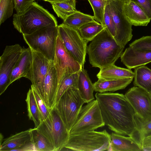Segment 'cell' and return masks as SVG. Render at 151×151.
<instances>
[{
    "label": "cell",
    "instance_id": "obj_1",
    "mask_svg": "<svg viewBox=\"0 0 151 151\" xmlns=\"http://www.w3.org/2000/svg\"><path fill=\"white\" fill-rule=\"evenodd\" d=\"M95 97L105 125L115 132L130 137L135 129L136 113L125 95L98 92Z\"/></svg>",
    "mask_w": 151,
    "mask_h": 151
},
{
    "label": "cell",
    "instance_id": "obj_2",
    "mask_svg": "<svg viewBox=\"0 0 151 151\" xmlns=\"http://www.w3.org/2000/svg\"><path fill=\"white\" fill-rule=\"evenodd\" d=\"M124 47L118 44L106 27L87 47L90 63L93 67L100 69L114 65L121 57Z\"/></svg>",
    "mask_w": 151,
    "mask_h": 151
},
{
    "label": "cell",
    "instance_id": "obj_3",
    "mask_svg": "<svg viewBox=\"0 0 151 151\" xmlns=\"http://www.w3.org/2000/svg\"><path fill=\"white\" fill-rule=\"evenodd\" d=\"M13 24L14 28L22 35L31 34L47 26H58L55 17L35 2L22 13L14 14Z\"/></svg>",
    "mask_w": 151,
    "mask_h": 151
},
{
    "label": "cell",
    "instance_id": "obj_4",
    "mask_svg": "<svg viewBox=\"0 0 151 151\" xmlns=\"http://www.w3.org/2000/svg\"><path fill=\"white\" fill-rule=\"evenodd\" d=\"M110 140V134L106 130L91 131L77 134H70L64 148L72 151H108Z\"/></svg>",
    "mask_w": 151,
    "mask_h": 151
},
{
    "label": "cell",
    "instance_id": "obj_5",
    "mask_svg": "<svg viewBox=\"0 0 151 151\" xmlns=\"http://www.w3.org/2000/svg\"><path fill=\"white\" fill-rule=\"evenodd\" d=\"M58 34V26L49 25L31 34L22 35L24 41L32 50L53 61Z\"/></svg>",
    "mask_w": 151,
    "mask_h": 151
},
{
    "label": "cell",
    "instance_id": "obj_6",
    "mask_svg": "<svg viewBox=\"0 0 151 151\" xmlns=\"http://www.w3.org/2000/svg\"><path fill=\"white\" fill-rule=\"evenodd\" d=\"M49 141L55 151L62 150L68 140L70 134L54 108L50 115L37 128Z\"/></svg>",
    "mask_w": 151,
    "mask_h": 151
},
{
    "label": "cell",
    "instance_id": "obj_7",
    "mask_svg": "<svg viewBox=\"0 0 151 151\" xmlns=\"http://www.w3.org/2000/svg\"><path fill=\"white\" fill-rule=\"evenodd\" d=\"M85 103L78 89H70L65 92L55 104L53 108L69 132Z\"/></svg>",
    "mask_w": 151,
    "mask_h": 151
},
{
    "label": "cell",
    "instance_id": "obj_8",
    "mask_svg": "<svg viewBox=\"0 0 151 151\" xmlns=\"http://www.w3.org/2000/svg\"><path fill=\"white\" fill-rule=\"evenodd\" d=\"M87 104L81 108L69 131L70 134L94 131L105 125L97 100Z\"/></svg>",
    "mask_w": 151,
    "mask_h": 151
},
{
    "label": "cell",
    "instance_id": "obj_9",
    "mask_svg": "<svg viewBox=\"0 0 151 151\" xmlns=\"http://www.w3.org/2000/svg\"><path fill=\"white\" fill-rule=\"evenodd\" d=\"M58 35L68 51L84 68L88 42L78 31L63 23L58 26Z\"/></svg>",
    "mask_w": 151,
    "mask_h": 151
},
{
    "label": "cell",
    "instance_id": "obj_10",
    "mask_svg": "<svg viewBox=\"0 0 151 151\" xmlns=\"http://www.w3.org/2000/svg\"><path fill=\"white\" fill-rule=\"evenodd\" d=\"M53 62L57 73L58 86L65 78L78 72L83 68L66 48L58 34Z\"/></svg>",
    "mask_w": 151,
    "mask_h": 151
},
{
    "label": "cell",
    "instance_id": "obj_11",
    "mask_svg": "<svg viewBox=\"0 0 151 151\" xmlns=\"http://www.w3.org/2000/svg\"><path fill=\"white\" fill-rule=\"evenodd\" d=\"M111 12L116 29L114 39L121 46L124 47L132 39V25L123 11L124 0H109Z\"/></svg>",
    "mask_w": 151,
    "mask_h": 151
},
{
    "label": "cell",
    "instance_id": "obj_12",
    "mask_svg": "<svg viewBox=\"0 0 151 151\" xmlns=\"http://www.w3.org/2000/svg\"><path fill=\"white\" fill-rule=\"evenodd\" d=\"M22 47L19 44L7 45L0 57V95L11 84L10 76L21 54Z\"/></svg>",
    "mask_w": 151,
    "mask_h": 151
},
{
    "label": "cell",
    "instance_id": "obj_13",
    "mask_svg": "<svg viewBox=\"0 0 151 151\" xmlns=\"http://www.w3.org/2000/svg\"><path fill=\"white\" fill-rule=\"evenodd\" d=\"M124 95L137 116L145 119L151 118V101L148 92L134 86L129 88Z\"/></svg>",
    "mask_w": 151,
    "mask_h": 151
},
{
    "label": "cell",
    "instance_id": "obj_14",
    "mask_svg": "<svg viewBox=\"0 0 151 151\" xmlns=\"http://www.w3.org/2000/svg\"><path fill=\"white\" fill-rule=\"evenodd\" d=\"M31 50L32 62L30 81L32 85L43 99L44 81L50 60L41 53Z\"/></svg>",
    "mask_w": 151,
    "mask_h": 151
},
{
    "label": "cell",
    "instance_id": "obj_15",
    "mask_svg": "<svg viewBox=\"0 0 151 151\" xmlns=\"http://www.w3.org/2000/svg\"><path fill=\"white\" fill-rule=\"evenodd\" d=\"M32 62V54L29 47H22L20 56L13 69L10 76L11 84L22 77L30 80Z\"/></svg>",
    "mask_w": 151,
    "mask_h": 151
},
{
    "label": "cell",
    "instance_id": "obj_16",
    "mask_svg": "<svg viewBox=\"0 0 151 151\" xmlns=\"http://www.w3.org/2000/svg\"><path fill=\"white\" fill-rule=\"evenodd\" d=\"M58 87L56 71L53 61L50 60L44 81L43 99L47 106L51 110L53 109L55 105Z\"/></svg>",
    "mask_w": 151,
    "mask_h": 151
},
{
    "label": "cell",
    "instance_id": "obj_17",
    "mask_svg": "<svg viewBox=\"0 0 151 151\" xmlns=\"http://www.w3.org/2000/svg\"><path fill=\"white\" fill-rule=\"evenodd\" d=\"M120 58L121 62L128 68L134 69L151 62V52L129 47L123 52Z\"/></svg>",
    "mask_w": 151,
    "mask_h": 151
},
{
    "label": "cell",
    "instance_id": "obj_18",
    "mask_svg": "<svg viewBox=\"0 0 151 151\" xmlns=\"http://www.w3.org/2000/svg\"><path fill=\"white\" fill-rule=\"evenodd\" d=\"M123 11L132 25L147 26L151 20L137 4L130 0H124Z\"/></svg>",
    "mask_w": 151,
    "mask_h": 151
},
{
    "label": "cell",
    "instance_id": "obj_19",
    "mask_svg": "<svg viewBox=\"0 0 151 151\" xmlns=\"http://www.w3.org/2000/svg\"><path fill=\"white\" fill-rule=\"evenodd\" d=\"M111 140L108 151H142V148L130 137L116 132L110 134Z\"/></svg>",
    "mask_w": 151,
    "mask_h": 151
},
{
    "label": "cell",
    "instance_id": "obj_20",
    "mask_svg": "<svg viewBox=\"0 0 151 151\" xmlns=\"http://www.w3.org/2000/svg\"><path fill=\"white\" fill-rule=\"evenodd\" d=\"M133 78H131L109 80L98 79L93 83L94 91L104 93L123 89L131 83Z\"/></svg>",
    "mask_w": 151,
    "mask_h": 151
},
{
    "label": "cell",
    "instance_id": "obj_21",
    "mask_svg": "<svg viewBox=\"0 0 151 151\" xmlns=\"http://www.w3.org/2000/svg\"><path fill=\"white\" fill-rule=\"evenodd\" d=\"M134 122L135 129L130 137L142 148L144 139L151 137V118L143 119L135 114Z\"/></svg>",
    "mask_w": 151,
    "mask_h": 151
},
{
    "label": "cell",
    "instance_id": "obj_22",
    "mask_svg": "<svg viewBox=\"0 0 151 151\" xmlns=\"http://www.w3.org/2000/svg\"><path fill=\"white\" fill-rule=\"evenodd\" d=\"M78 89L80 95L86 103L94 100L93 85L87 71L82 68L79 72Z\"/></svg>",
    "mask_w": 151,
    "mask_h": 151
},
{
    "label": "cell",
    "instance_id": "obj_23",
    "mask_svg": "<svg viewBox=\"0 0 151 151\" xmlns=\"http://www.w3.org/2000/svg\"><path fill=\"white\" fill-rule=\"evenodd\" d=\"M134 72L131 69L119 67L114 64L100 69L96 76L98 79L104 80L134 78Z\"/></svg>",
    "mask_w": 151,
    "mask_h": 151
},
{
    "label": "cell",
    "instance_id": "obj_24",
    "mask_svg": "<svg viewBox=\"0 0 151 151\" xmlns=\"http://www.w3.org/2000/svg\"><path fill=\"white\" fill-rule=\"evenodd\" d=\"M31 142L29 129L5 139L0 145V151H12Z\"/></svg>",
    "mask_w": 151,
    "mask_h": 151
},
{
    "label": "cell",
    "instance_id": "obj_25",
    "mask_svg": "<svg viewBox=\"0 0 151 151\" xmlns=\"http://www.w3.org/2000/svg\"><path fill=\"white\" fill-rule=\"evenodd\" d=\"M133 84L149 93L151 92V69L145 65L134 68Z\"/></svg>",
    "mask_w": 151,
    "mask_h": 151
},
{
    "label": "cell",
    "instance_id": "obj_26",
    "mask_svg": "<svg viewBox=\"0 0 151 151\" xmlns=\"http://www.w3.org/2000/svg\"><path fill=\"white\" fill-rule=\"evenodd\" d=\"M50 3L58 17L63 21L77 11L76 0H60Z\"/></svg>",
    "mask_w": 151,
    "mask_h": 151
},
{
    "label": "cell",
    "instance_id": "obj_27",
    "mask_svg": "<svg viewBox=\"0 0 151 151\" xmlns=\"http://www.w3.org/2000/svg\"><path fill=\"white\" fill-rule=\"evenodd\" d=\"M31 141L35 151H55L54 148L48 139L37 128L29 129Z\"/></svg>",
    "mask_w": 151,
    "mask_h": 151
},
{
    "label": "cell",
    "instance_id": "obj_28",
    "mask_svg": "<svg viewBox=\"0 0 151 151\" xmlns=\"http://www.w3.org/2000/svg\"><path fill=\"white\" fill-rule=\"evenodd\" d=\"M106 27L105 25L94 20L83 24L77 31L81 37L88 42L92 41Z\"/></svg>",
    "mask_w": 151,
    "mask_h": 151
},
{
    "label": "cell",
    "instance_id": "obj_29",
    "mask_svg": "<svg viewBox=\"0 0 151 151\" xmlns=\"http://www.w3.org/2000/svg\"><path fill=\"white\" fill-rule=\"evenodd\" d=\"M95 20L93 16L77 11L68 16L63 23L67 26L77 30L82 26Z\"/></svg>",
    "mask_w": 151,
    "mask_h": 151
},
{
    "label": "cell",
    "instance_id": "obj_30",
    "mask_svg": "<svg viewBox=\"0 0 151 151\" xmlns=\"http://www.w3.org/2000/svg\"><path fill=\"white\" fill-rule=\"evenodd\" d=\"M25 101L29 118L33 122L35 128H37L40 124L41 121L36 102L31 88L27 93Z\"/></svg>",
    "mask_w": 151,
    "mask_h": 151
},
{
    "label": "cell",
    "instance_id": "obj_31",
    "mask_svg": "<svg viewBox=\"0 0 151 151\" xmlns=\"http://www.w3.org/2000/svg\"><path fill=\"white\" fill-rule=\"evenodd\" d=\"M79 72L66 77L60 83L58 86L55 104L66 91L70 89H78Z\"/></svg>",
    "mask_w": 151,
    "mask_h": 151
},
{
    "label": "cell",
    "instance_id": "obj_32",
    "mask_svg": "<svg viewBox=\"0 0 151 151\" xmlns=\"http://www.w3.org/2000/svg\"><path fill=\"white\" fill-rule=\"evenodd\" d=\"M93 12L94 19L97 22L105 25L104 15L105 9L108 0H88Z\"/></svg>",
    "mask_w": 151,
    "mask_h": 151
},
{
    "label": "cell",
    "instance_id": "obj_33",
    "mask_svg": "<svg viewBox=\"0 0 151 151\" xmlns=\"http://www.w3.org/2000/svg\"><path fill=\"white\" fill-rule=\"evenodd\" d=\"M32 89L38 109L41 122L45 120L50 115L51 110L46 105L43 99L31 85Z\"/></svg>",
    "mask_w": 151,
    "mask_h": 151
},
{
    "label": "cell",
    "instance_id": "obj_34",
    "mask_svg": "<svg viewBox=\"0 0 151 151\" xmlns=\"http://www.w3.org/2000/svg\"><path fill=\"white\" fill-rule=\"evenodd\" d=\"M14 8L13 0H0V25L12 15Z\"/></svg>",
    "mask_w": 151,
    "mask_h": 151
},
{
    "label": "cell",
    "instance_id": "obj_35",
    "mask_svg": "<svg viewBox=\"0 0 151 151\" xmlns=\"http://www.w3.org/2000/svg\"><path fill=\"white\" fill-rule=\"evenodd\" d=\"M129 45L137 49L151 52V36H143L134 41Z\"/></svg>",
    "mask_w": 151,
    "mask_h": 151
},
{
    "label": "cell",
    "instance_id": "obj_36",
    "mask_svg": "<svg viewBox=\"0 0 151 151\" xmlns=\"http://www.w3.org/2000/svg\"><path fill=\"white\" fill-rule=\"evenodd\" d=\"M104 20L105 25L107 30L111 35L114 38L116 35V29L111 12L109 0L105 9Z\"/></svg>",
    "mask_w": 151,
    "mask_h": 151
},
{
    "label": "cell",
    "instance_id": "obj_37",
    "mask_svg": "<svg viewBox=\"0 0 151 151\" xmlns=\"http://www.w3.org/2000/svg\"><path fill=\"white\" fill-rule=\"evenodd\" d=\"M137 4L151 20V0H130Z\"/></svg>",
    "mask_w": 151,
    "mask_h": 151
},
{
    "label": "cell",
    "instance_id": "obj_38",
    "mask_svg": "<svg viewBox=\"0 0 151 151\" xmlns=\"http://www.w3.org/2000/svg\"><path fill=\"white\" fill-rule=\"evenodd\" d=\"M14 9L16 14H19L24 12L34 0H13Z\"/></svg>",
    "mask_w": 151,
    "mask_h": 151
},
{
    "label": "cell",
    "instance_id": "obj_39",
    "mask_svg": "<svg viewBox=\"0 0 151 151\" xmlns=\"http://www.w3.org/2000/svg\"><path fill=\"white\" fill-rule=\"evenodd\" d=\"M35 151L34 146L31 142H28L23 146L12 151Z\"/></svg>",
    "mask_w": 151,
    "mask_h": 151
},
{
    "label": "cell",
    "instance_id": "obj_40",
    "mask_svg": "<svg viewBox=\"0 0 151 151\" xmlns=\"http://www.w3.org/2000/svg\"><path fill=\"white\" fill-rule=\"evenodd\" d=\"M142 148L143 151H151V137L144 139L142 141Z\"/></svg>",
    "mask_w": 151,
    "mask_h": 151
},
{
    "label": "cell",
    "instance_id": "obj_41",
    "mask_svg": "<svg viewBox=\"0 0 151 151\" xmlns=\"http://www.w3.org/2000/svg\"><path fill=\"white\" fill-rule=\"evenodd\" d=\"M59 0H46V1H48L50 3V2H51L55 1H59Z\"/></svg>",
    "mask_w": 151,
    "mask_h": 151
},
{
    "label": "cell",
    "instance_id": "obj_42",
    "mask_svg": "<svg viewBox=\"0 0 151 151\" xmlns=\"http://www.w3.org/2000/svg\"><path fill=\"white\" fill-rule=\"evenodd\" d=\"M151 101V92L149 93Z\"/></svg>",
    "mask_w": 151,
    "mask_h": 151
},
{
    "label": "cell",
    "instance_id": "obj_43",
    "mask_svg": "<svg viewBox=\"0 0 151 151\" xmlns=\"http://www.w3.org/2000/svg\"><path fill=\"white\" fill-rule=\"evenodd\" d=\"M35 0H34V1H35ZM44 0V1H46V0Z\"/></svg>",
    "mask_w": 151,
    "mask_h": 151
},
{
    "label": "cell",
    "instance_id": "obj_44",
    "mask_svg": "<svg viewBox=\"0 0 151 151\" xmlns=\"http://www.w3.org/2000/svg\"></svg>",
    "mask_w": 151,
    "mask_h": 151
}]
</instances>
